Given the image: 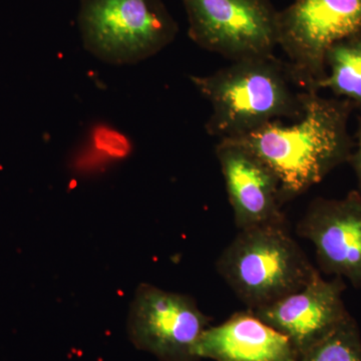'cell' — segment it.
I'll use <instances>...</instances> for the list:
<instances>
[{
    "instance_id": "cell-1",
    "label": "cell",
    "mask_w": 361,
    "mask_h": 361,
    "mask_svg": "<svg viewBox=\"0 0 361 361\" xmlns=\"http://www.w3.org/2000/svg\"><path fill=\"white\" fill-rule=\"evenodd\" d=\"M355 106L348 99L306 92L302 114L290 123L274 121L234 139L276 176L288 202L322 182L348 161L355 145L348 122Z\"/></svg>"
},
{
    "instance_id": "cell-2",
    "label": "cell",
    "mask_w": 361,
    "mask_h": 361,
    "mask_svg": "<svg viewBox=\"0 0 361 361\" xmlns=\"http://www.w3.org/2000/svg\"><path fill=\"white\" fill-rule=\"evenodd\" d=\"M191 80L212 106L207 133L220 140L238 139L274 121H294L302 114L306 92L275 56L232 61Z\"/></svg>"
},
{
    "instance_id": "cell-3",
    "label": "cell",
    "mask_w": 361,
    "mask_h": 361,
    "mask_svg": "<svg viewBox=\"0 0 361 361\" xmlns=\"http://www.w3.org/2000/svg\"><path fill=\"white\" fill-rule=\"evenodd\" d=\"M216 269L247 310H255L300 290L320 273L286 223L239 230Z\"/></svg>"
},
{
    "instance_id": "cell-4",
    "label": "cell",
    "mask_w": 361,
    "mask_h": 361,
    "mask_svg": "<svg viewBox=\"0 0 361 361\" xmlns=\"http://www.w3.org/2000/svg\"><path fill=\"white\" fill-rule=\"evenodd\" d=\"M78 25L85 49L114 66L152 58L179 32L163 0H80Z\"/></svg>"
},
{
    "instance_id": "cell-5",
    "label": "cell",
    "mask_w": 361,
    "mask_h": 361,
    "mask_svg": "<svg viewBox=\"0 0 361 361\" xmlns=\"http://www.w3.org/2000/svg\"><path fill=\"white\" fill-rule=\"evenodd\" d=\"M361 30V0H294L278 11V47L301 90L319 92L325 56L339 40Z\"/></svg>"
},
{
    "instance_id": "cell-6",
    "label": "cell",
    "mask_w": 361,
    "mask_h": 361,
    "mask_svg": "<svg viewBox=\"0 0 361 361\" xmlns=\"http://www.w3.org/2000/svg\"><path fill=\"white\" fill-rule=\"evenodd\" d=\"M190 39L231 61L274 56L278 11L271 0H182Z\"/></svg>"
},
{
    "instance_id": "cell-7",
    "label": "cell",
    "mask_w": 361,
    "mask_h": 361,
    "mask_svg": "<svg viewBox=\"0 0 361 361\" xmlns=\"http://www.w3.org/2000/svg\"><path fill=\"white\" fill-rule=\"evenodd\" d=\"M210 320L191 296L142 284L130 305L128 332L135 348L160 361H199L197 345Z\"/></svg>"
},
{
    "instance_id": "cell-8",
    "label": "cell",
    "mask_w": 361,
    "mask_h": 361,
    "mask_svg": "<svg viewBox=\"0 0 361 361\" xmlns=\"http://www.w3.org/2000/svg\"><path fill=\"white\" fill-rule=\"evenodd\" d=\"M296 234L315 249L320 272L361 289V195L316 198L296 225Z\"/></svg>"
},
{
    "instance_id": "cell-9",
    "label": "cell",
    "mask_w": 361,
    "mask_h": 361,
    "mask_svg": "<svg viewBox=\"0 0 361 361\" xmlns=\"http://www.w3.org/2000/svg\"><path fill=\"white\" fill-rule=\"evenodd\" d=\"M345 288L342 278L327 280L318 273L300 290L252 311L286 336L299 356L350 314L342 297Z\"/></svg>"
},
{
    "instance_id": "cell-10",
    "label": "cell",
    "mask_w": 361,
    "mask_h": 361,
    "mask_svg": "<svg viewBox=\"0 0 361 361\" xmlns=\"http://www.w3.org/2000/svg\"><path fill=\"white\" fill-rule=\"evenodd\" d=\"M216 157L238 230L286 223L279 182L257 156L238 142L220 140Z\"/></svg>"
},
{
    "instance_id": "cell-11",
    "label": "cell",
    "mask_w": 361,
    "mask_h": 361,
    "mask_svg": "<svg viewBox=\"0 0 361 361\" xmlns=\"http://www.w3.org/2000/svg\"><path fill=\"white\" fill-rule=\"evenodd\" d=\"M197 356L214 361H297L286 336L262 322L250 310L234 313L202 334Z\"/></svg>"
},
{
    "instance_id": "cell-12",
    "label": "cell",
    "mask_w": 361,
    "mask_h": 361,
    "mask_svg": "<svg viewBox=\"0 0 361 361\" xmlns=\"http://www.w3.org/2000/svg\"><path fill=\"white\" fill-rule=\"evenodd\" d=\"M326 75L318 90L348 99L361 114V30L332 45L325 56Z\"/></svg>"
},
{
    "instance_id": "cell-13",
    "label": "cell",
    "mask_w": 361,
    "mask_h": 361,
    "mask_svg": "<svg viewBox=\"0 0 361 361\" xmlns=\"http://www.w3.org/2000/svg\"><path fill=\"white\" fill-rule=\"evenodd\" d=\"M297 361H361V334L349 314L329 336L298 356Z\"/></svg>"
},
{
    "instance_id": "cell-14",
    "label": "cell",
    "mask_w": 361,
    "mask_h": 361,
    "mask_svg": "<svg viewBox=\"0 0 361 361\" xmlns=\"http://www.w3.org/2000/svg\"><path fill=\"white\" fill-rule=\"evenodd\" d=\"M355 171L357 180L358 193L361 195V114L358 118L357 130H356V144L348 160Z\"/></svg>"
}]
</instances>
